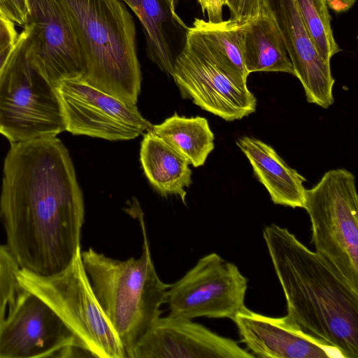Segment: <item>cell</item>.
I'll list each match as a JSON object with an SVG mask.
<instances>
[{"mask_svg":"<svg viewBox=\"0 0 358 358\" xmlns=\"http://www.w3.org/2000/svg\"><path fill=\"white\" fill-rule=\"evenodd\" d=\"M84 217L82 191L63 143L52 136L10 143L0 219L20 268L48 275L67 266L81 247Z\"/></svg>","mask_w":358,"mask_h":358,"instance_id":"6da1fadb","label":"cell"},{"mask_svg":"<svg viewBox=\"0 0 358 358\" xmlns=\"http://www.w3.org/2000/svg\"><path fill=\"white\" fill-rule=\"evenodd\" d=\"M265 241L287 303V315L303 331L358 358V292L287 228L264 227Z\"/></svg>","mask_w":358,"mask_h":358,"instance_id":"7a4b0ae2","label":"cell"},{"mask_svg":"<svg viewBox=\"0 0 358 358\" xmlns=\"http://www.w3.org/2000/svg\"><path fill=\"white\" fill-rule=\"evenodd\" d=\"M82 50L92 86L136 105L142 80L131 14L120 0H58Z\"/></svg>","mask_w":358,"mask_h":358,"instance_id":"3957f363","label":"cell"},{"mask_svg":"<svg viewBox=\"0 0 358 358\" xmlns=\"http://www.w3.org/2000/svg\"><path fill=\"white\" fill-rule=\"evenodd\" d=\"M143 243L138 259L117 260L92 248L82 259L96 296L116 331L127 357L160 316L171 285L159 277L152 259L141 210H136Z\"/></svg>","mask_w":358,"mask_h":358,"instance_id":"277c9868","label":"cell"},{"mask_svg":"<svg viewBox=\"0 0 358 358\" xmlns=\"http://www.w3.org/2000/svg\"><path fill=\"white\" fill-rule=\"evenodd\" d=\"M22 288L45 301L76 338L80 350L98 358H127L85 269L81 247L64 269L42 275L20 268Z\"/></svg>","mask_w":358,"mask_h":358,"instance_id":"5b68a950","label":"cell"},{"mask_svg":"<svg viewBox=\"0 0 358 358\" xmlns=\"http://www.w3.org/2000/svg\"><path fill=\"white\" fill-rule=\"evenodd\" d=\"M355 177L345 169L327 171L305 192L315 252L358 292V197Z\"/></svg>","mask_w":358,"mask_h":358,"instance_id":"8992f818","label":"cell"},{"mask_svg":"<svg viewBox=\"0 0 358 358\" xmlns=\"http://www.w3.org/2000/svg\"><path fill=\"white\" fill-rule=\"evenodd\" d=\"M26 41L24 29L0 73V133L10 143L66 131L56 87L30 64Z\"/></svg>","mask_w":358,"mask_h":358,"instance_id":"52a82bcc","label":"cell"},{"mask_svg":"<svg viewBox=\"0 0 358 358\" xmlns=\"http://www.w3.org/2000/svg\"><path fill=\"white\" fill-rule=\"evenodd\" d=\"M172 78L183 98L226 121L241 120L256 110L257 99L247 84L238 82L215 61L192 27Z\"/></svg>","mask_w":358,"mask_h":358,"instance_id":"ba28073f","label":"cell"},{"mask_svg":"<svg viewBox=\"0 0 358 358\" xmlns=\"http://www.w3.org/2000/svg\"><path fill=\"white\" fill-rule=\"evenodd\" d=\"M247 289L248 279L237 266L212 252L170 285L166 299L169 315L232 320L245 307Z\"/></svg>","mask_w":358,"mask_h":358,"instance_id":"9c48e42d","label":"cell"},{"mask_svg":"<svg viewBox=\"0 0 358 358\" xmlns=\"http://www.w3.org/2000/svg\"><path fill=\"white\" fill-rule=\"evenodd\" d=\"M56 90L66 131L72 134L125 141L135 138L152 127L136 105L92 86L83 78L64 80Z\"/></svg>","mask_w":358,"mask_h":358,"instance_id":"30bf717a","label":"cell"},{"mask_svg":"<svg viewBox=\"0 0 358 358\" xmlns=\"http://www.w3.org/2000/svg\"><path fill=\"white\" fill-rule=\"evenodd\" d=\"M75 337L41 299L21 287L0 329V358L69 357Z\"/></svg>","mask_w":358,"mask_h":358,"instance_id":"8fae6325","label":"cell"},{"mask_svg":"<svg viewBox=\"0 0 358 358\" xmlns=\"http://www.w3.org/2000/svg\"><path fill=\"white\" fill-rule=\"evenodd\" d=\"M24 29L32 66L55 87L62 80L84 78L85 62L76 36L58 0H29Z\"/></svg>","mask_w":358,"mask_h":358,"instance_id":"7c38bea8","label":"cell"},{"mask_svg":"<svg viewBox=\"0 0 358 358\" xmlns=\"http://www.w3.org/2000/svg\"><path fill=\"white\" fill-rule=\"evenodd\" d=\"M234 340L192 320L168 315L152 324L129 358H254Z\"/></svg>","mask_w":358,"mask_h":358,"instance_id":"4fadbf2b","label":"cell"},{"mask_svg":"<svg viewBox=\"0 0 358 358\" xmlns=\"http://www.w3.org/2000/svg\"><path fill=\"white\" fill-rule=\"evenodd\" d=\"M232 320L255 357L343 358L336 348L306 333L287 315L266 316L245 306Z\"/></svg>","mask_w":358,"mask_h":358,"instance_id":"5bb4252c","label":"cell"},{"mask_svg":"<svg viewBox=\"0 0 358 358\" xmlns=\"http://www.w3.org/2000/svg\"><path fill=\"white\" fill-rule=\"evenodd\" d=\"M282 34L296 76L307 101L328 108L334 101L330 63L319 55L294 0H264Z\"/></svg>","mask_w":358,"mask_h":358,"instance_id":"9a60e30c","label":"cell"},{"mask_svg":"<svg viewBox=\"0 0 358 358\" xmlns=\"http://www.w3.org/2000/svg\"><path fill=\"white\" fill-rule=\"evenodd\" d=\"M139 19L149 58L166 74L173 72L185 48L188 27L176 11L175 0H120Z\"/></svg>","mask_w":358,"mask_h":358,"instance_id":"2e32d148","label":"cell"},{"mask_svg":"<svg viewBox=\"0 0 358 358\" xmlns=\"http://www.w3.org/2000/svg\"><path fill=\"white\" fill-rule=\"evenodd\" d=\"M247 157L254 175L268 191L277 205L303 208L306 179L291 168L269 145L250 136H242L236 142Z\"/></svg>","mask_w":358,"mask_h":358,"instance_id":"e0dca14e","label":"cell"},{"mask_svg":"<svg viewBox=\"0 0 358 358\" xmlns=\"http://www.w3.org/2000/svg\"><path fill=\"white\" fill-rule=\"evenodd\" d=\"M241 26L243 58L248 74L268 71L294 76L282 34L264 0L257 16Z\"/></svg>","mask_w":358,"mask_h":358,"instance_id":"ac0fdd59","label":"cell"},{"mask_svg":"<svg viewBox=\"0 0 358 358\" xmlns=\"http://www.w3.org/2000/svg\"><path fill=\"white\" fill-rule=\"evenodd\" d=\"M140 160L152 187L162 196H178L185 204L186 187L192 184L189 163L150 131L144 134Z\"/></svg>","mask_w":358,"mask_h":358,"instance_id":"d6986e66","label":"cell"},{"mask_svg":"<svg viewBox=\"0 0 358 358\" xmlns=\"http://www.w3.org/2000/svg\"><path fill=\"white\" fill-rule=\"evenodd\" d=\"M184 157L194 167L203 166L213 150L214 134L203 117H186L175 113L150 130Z\"/></svg>","mask_w":358,"mask_h":358,"instance_id":"ffe728a7","label":"cell"},{"mask_svg":"<svg viewBox=\"0 0 358 358\" xmlns=\"http://www.w3.org/2000/svg\"><path fill=\"white\" fill-rule=\"evenodd\" d=\"M201 36L215 61L232 78L247 84V72L242 52L241 24L228 20L211 23L196 18L192 27Z\"/></svg>","mask_w":358,"mask_h":358,"instance_id":"44dd1931","label":"cell"},{"mask_svg":"<svg viewBox=\"0 0 358 358\" xmlns=\"http://www.w3.org/2000/svg\"><path fill=\"white\" fill-rule=\"evenodd\" d=\"M303 24L320 57L330 63L341 51L331 29V16L325 0H294Z\"/></svg>","mask_w":358,"mask_h":358,"instance_id":"7402d4cb","label":"cell"},{"mask_svg":"<svg viewBox=\"0 0 358 358\" xmlns=\"http://www.w3.org/2000/svg\"><path fill=\"white\" fill-rule=\"evenodd\" d=\"M20 269L6 245H0V329L21 286L17 274Z\"/></svg>","mask_w":358,"mask_h":358,"instance_id":"603a6c76","label":"cell"},{"mask_svg":"<svg viewBox=\"0 0 358 358\" xmlns=\"http://www.w3.org/2000/svg\"><path fill=\"white\" fill-rule=\"evenodd\" d=\"M263 0H227L229 20L239 24L246 23L259 14Z\"/></svg>","mask_w":358,"mask_h":358,"instance_id":"cb8c5ba5","label":"cell"},{"mask_svg":"<svg viewBox=\"0 0 358 358\" xmlns=\"http://www.w3.org/2000/svg\"><path fill=\"white\" fill-rule=\"evenodd\" d=\"M29 13V0H0V13L14 24L24 27Z\"/></svg>","mask_w":358,"mask_h":358,"instance_id":"d4e9b609","label":"cell"},{"mask_svg":"<svg viewBox=\"0 0 358 358\" xmlns=\"http://www.w3.org/2000/svg\"><path fill=\"white\" fill-rule=\"evenodd\" d=\"M18 35L14 24L0 13V53L14 45Z\"/></svg>","mask_w":358,"mask_h":358,"instance_id":"484cf974","label":"cell"},{"mask_svg":"<svg viewBox=\"0 0 358 358\" xmlns=\"http://www.w3.org/2000/svg\"><path fill=\"white\" fill-rule=\"evenodd\" d=\"M203 13H207L208 20L211 23H219L222 20V7L224 0H198Z\"/></svg>","mask_w":358,"mask_h":358,"instance_id":"4316f807","label":"cell"},{"mask_svg":"<svg viewBox=\"0 0 358 358\" xmlns=\"http://www.w3.org/2000/svg\"><path fill=\"white\" fill-rule=\"evenodd\" d=\"M327 7L333 11L341 13L350 10L356 0H325Z\"/></svg>","mask_w":358,"mask_h":358,"instance_id":"83f0119b","label":"cell"},{"mask_svg":"<svg viewBox=\"0 0 358 358\" xmlns=\"http://www.w3.org/2000/svg\"><path fill=\"white\" fill-rule=\"evenodd\" d=\"M15 43L11 46L7 48L6 49H5L3 51H2L0 53V73L1 72L2 69H3L6 62H8V59L10 58V57L14 50Z\"/></svg>","mask_w":358,"mask_h":358,"instance_id":"f1b7e54d","label":"cell"},{"mask_svg":"<svg viewBox=\"0 0 358 358\" xmlns=\"http://www.w3.org/2000/svg\"><path fill=\"white\" fill-rule=\"evenodd\" d=\"M227 0H224V4L226 5Z\"/></svg>","mask_w":358,"mask_h":358,"instance_id":"f546056e","label":"cell"}]
</instances>
